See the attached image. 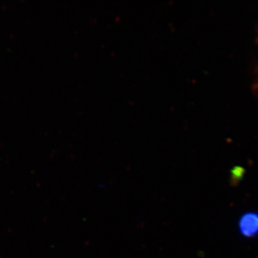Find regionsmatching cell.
<instances>
[{
  "mask_svg": "<svg viewBox=\"0 0 258 258\" xmlns=\"http://www.w3.org/2000/svg\"><path fill=\"white\" fill-rule=\"evenodd\" d=\"M238 228L241 235L246 237L258 235V213L247 212L240 217Z\"/></svg>",
  "mask_w": 258,
  "mask_h": 258,
  "instance_id": "6da1fadb",
  "label": "cell"
},
{
  "mask_svg": "<svg viewBox=\"0 0 258 258\" xmlns=\"http://www.w3.org/2000/svg\"><path fill=\"white\" fill-rule=\"evenodd\" d=\"M244 171L240 168L236 167L234 170L232 171V178L231 181L233 184L239 182L243 176Z\"/></svg>",
  "mask_w": 258,
  "mask_h": 258,
  "instance_id": "7a4b0ae2",
  "label": "cell"
}]
</instances>
